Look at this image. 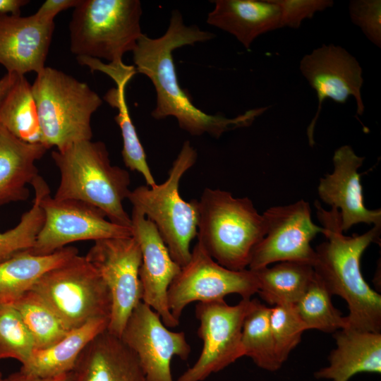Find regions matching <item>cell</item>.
I'll use <instances>...</instances> for the list:
<instances>
[{"label":"cell","mask_w":381,"mask_h":381,"mask_svg":"<svg viewBox=\"0 0 381 381\" xmlns=\"http://www.w3.org/2000/svg\"><path fill=\"white\" fill-rule=\"evenodd\" d=\"M214 35L202 30L197 25H186L181 13L172 12L165 33L157 38L143 34L132 51L137 73L147 76L156 92L153 118L169 116L176 119L179 127L192 135L208 134L219 138L223 133L247 127L268 107L248 110L234 118L211 115L197 108L178 81L173 52L185 45H193L212 39Z\"/></svg>","instance_id":"6da1fadb"},{"label":"cell","mask_w":381,"mask_h":381,"mask_svg":"<svg viewBox=\"0 0 381 381\" xmlns=\"http://www.w3.org/2000/svg\"><path fill=\"white\" fill-rule=\"evenodd\" d=\"M315 207L326 238L315 250L313 267L315 274L332 296H339L346 301L349 312L346 316V329L380 333L381 296L364 279L361 258L371 243L380 242L381 225H375L361 235L345 236L338 210H326L318 200Z\"/></svg>","instance_id":"7a4b0ae2"},{"label":"cell","mask_w":381,"mask_h":381,"mask_svg":"<svg viewBox=\"0 0 381 381\" xmlns=\"http://www.w3.org/2000/svg\"><path fill=\"white\" fill-rule=\"evenodd\" d=\"M60 172L55 199H71L100 210L111 222L131 227V217L123 202L131 192L130 174L112 165L106 145L83 140L52 152Z\"/></svg>","instance_id":"3957f363"},{"label":"cell","mask_w":381,"mask_h":381,"mask_svg":"<svg viewBox=\"0 0 381 381\" xmlns=\"http://www.w3.org/2000/svg\"><path fill=\"white\" fill-rule=\"evenodd\" d=\"M264 217L248 197L206 188L198 200V242L222 266L248 269L253 248L265 235Z\"/></svg>","instance_id":"277c9868"},{"label":"cell","mask_w":381,"mask_h":381,"mask_svg":"<svg viewBox=\"0 0 381 381\" xmlns=\"http://www.w3.org/2000/svg\"><path fill=\"white\" fill-rule=\"evenodd\" d=\"M37 105L42 143L60 150L92 138L91 117L102 99L85 82L45 66L31 84Z\"/></svg>","instance_id":"5b68a950"},{"label":"cell","mask_w":381,"mask_h":381,"mask_svg":"<svg viewBox=\"0 0 381 381\" xmlns=\"http://www.w3.org/2000/svg\"><path fill=\"white\" fill-rule=\"evenodd\" d=\"M198 154L185 141L162 183L140 186L131 190L128 199L133 207L153 222L172 259L181 267L189 261L190 245L197 236L198 200H184L179 193L182 176L196 162Z\"/></svg>","instance_id":"8992f818"},{"label":"cell","mask_w":381,"mask_h":381,"mask_svg":"<svg viewBox=\"0 0 381 381\" xmlns=\"http://www.w3.org/2000/svg\"><path fill=\"white\" fill-rule=\"evenodd\" d=\"M138 0H80L69 23L70 49L77 56L122 62L143 34Z\"/></svg>","instance_id":"52a82bcc"},{"label":"cell","mask_w":381,"mask_h":381,"mask_svg":"<svg viewBox=\"0 0 381 381\" xmlns=\"http://www.w3.org/2000/svg\"><path fill=\"white\" fill-rule=\"evenodd\" d=\"M31 290L49 306L69 329L97 318L109 320L111 294L85 256L77 254L49 270Z\"/></svg>","instance_id":"ba28073f"},{"label":"cell","mask_w":381,"mask_h":381,"mask_svg":"<svg viewBox=\"0 0 381 381\" xmlns=\"http://www.w3.org/2000/svg\"><path fill=\"white\" fill-rule=\"evenodd\" d=\"M257 301L242 298L234 306L224 300L198 302L195 313L200 322L197 334L203 343L202 351L193 365L176 381H203L244 356L243 324Z\"/></svg>","instance_id":"9c48e42d"},{"label":"cell","mask_w":381,"mask_h":381,"mask_svg":"<svg viewBox=\"0 0 381 381\" xmlns=\"http://www.w3.org/2000/svg\"><path fill=\"white\" fill-rule=\"evenodd\" d=\"M258 288L254 271H235L222 266L197 242L189 261L168 289L167 302L172 315L180 322L184 308L190 303L224 300L232 294L250 298Z\"/></svg>","instance_id":"30bf717a"},{"label":"cell","mask_w":381,"mask_h":381,"mask_svg":"<svg viewBox=\"0 0 381 381\" xmlns=\"http://www.w3.org/2000/svg\"><path fill=\"white\" fill-rule=\"evenodd\" d=\"M94 242L85 257L109 290L111 311L107 331L120 337L133 310L142 301L141 250L132 236Z\"/></svg>","instance_id":"8fae6325"},{"label":"cell","mask_w":381,"mask_h":381,"mask_svg":"<svg viewBox=\"0 0 381 381\" xmlns=\"http://www.w3.org/2000/svg\"><path fill=\"white\" fill-rule=\"evenodd\" d=\"M40 205L44 221L30 250L33 254L48 255L76 241L132 236L131 227L111 222L96 207L77 200L55 199L50 190Z\"/></svg>","instance_id":"7c38bea8"},{"label":"cell","mask_w":381,"mask_h":381,"mask_svg":"<svg viewBox=\"0 0 381 381\" xmlns=\"http://www.w3.org/2000/svg\"><path fill=\"white\" fill-rule=\"evenodd\" d=\"M265 235L253 248L248 269L257 270L270 264L284 262L315 263V250L311 241L324 228L312 220L308 202L274 206L262 213Z\"/></svg>","instance_id":"4fadbf2b"},{"label":"cell","mask_w":381,"mask_h":381,"mask_svg":"<svg viewBox=\"0 0 381 381\" xmlns=\"http://www.w3.org/2000/svg\"><path fill=\"white\" fill-rule=\"evenodd\" d=\"M120 338L136 355L147 381H174L172 358L186 361L191 351L185 333L169 330L143 301L133 310Z\"/></svg>","instance_id":"5bb4252c"},{"label":"cell","mask_w":381,"mask_h":381,"mask_svg":"<svg viewBox=\"0 0 381 381\" xmlns=\"http://www.w3.org/2000/svg\"><path fill=\"white\" fill-rule=\"evenodd\" d=\"M299 69L310 86L316 92L318 107L308 128L310 145L314 144L313 132L327 99L345 104L350 96L356 104V113L361 116L365 110L361 96L363 84V70L357 59L344 48L333 44H323L304 55Z\"/></svg>","instance_id":"9a60e30c"},{"label":"cell","mask_w":381,"mask_h":381,"mask_svg":"<svg viewBox=\"0 0 381 381\" xmlns=\"http://www.w3.org/2000/svg\"><path fill=\"white\" fill-rule=\"evenodd\" d=\"M131 234L138 241L142 255L139 279L142 301L157 312L167 327H176L179 321L168 306V289L181 267L171 258L156 226L141 212L133 207Z\"/></svg>","instance_id":"2e32d148"},{"label":"cell","mask_w":381,"mask_h":381,"mask_svg":"<svg viewBox=\"0 0 381 381\" xmlns=\"http://www.w3.org/2000/svg\"><path fill=\"white\" fill-rule=\"evenodd\" d=\"M364 159L350 145H342L334 152L332 172L320 179L319 197L331 208L339 210L344 233L360 223L381 225L380 209L369 210L364 205L358 172Z\"/></svg>","instance_id":"e0dca14e"},{"label":"cell","mask_w":381,"mask_h":381,"mask_svg":"<svg viewBox=\"0 0 381 381\" xmlns=\"http://www.w3.org/2000/svg\"><path fill=\"white\" fill-rule=\"evenodd\" d=\"M54 30V20L35 13L23 17L0 13V64L9 73H40L45 67Z\"/></svg>","instance_id":"ac0fdd59"},{"label":"cell","mask_w":381,"mask_h":381,"mask_svg":"<svg viewBox=\"0 0 381 381\" xmlns=\"http://www.w3.org/2000/svg\"><path fill=\"white\" fill-rule=\"evenodd\" d=\"M72 381H147L135 353L107 329L80 353Z\"/></svg>","instance_id":"d6986e66"},{"label":"cell","mask_w":381,"mask_h":381,"mask_svg":"<svg viewBox=\"0 0 381 381\" xmlns=\"http://www.w3.org/2000/svg\"><path fill=\"white\" fill-rule=\"evenodd\" d=\"M207 23L234 36L248 49L260 35L281 28V9L274 0H216Z\"/></svg>","instance_id":"ffe728a7"},{"label":"cell","mask_w":381,"mask_h":381,"mask_svg":"<svg viewBox=\"0 0 381 381\" xmlns=\"http://www.w3.org/2000/svg\"><path fill=\"white\" fill-rule=\"evenodd\" d=\"M336 348L318 379L348 381L360 373H381V333L343 329L334 332Z\"/></svg>","instance_id":"44dd1931"},{"label":"cell","mask_w":381,"mask_h":381,"mask_svg":"<svg viewBox=\"0 0 381 381\" xmlns=\"http://www.w3.org/2000/svg\"><path fill=\"white\" fill-rule=\"evenodd\" d=\"M47 147L42 143H28L0 126V206L26 200L27 186L39 176L35 165Z\"/></svg>","instance_id":"7402d4cb"},{"label":"cell","mask_w":381,"mask_h":381,"mask_svg":"<svg viewBox=\"0 0 381 381\" xmlns=\"http://www.w3.org/2000/svg\"><path fill=\"white\" fill-rule=\"evenodd\" d=\"M109 321L107 318H97L71 329L49 347L35 350L29 361L21 365L20 371L40 377L72 373L82 351L97 335L107 329Z\"/></svg>","instance_id":"603a6c76"},{"label":"cell","mask_w":381,"mask_h":381,"mask_svg":"<svg viewBox=\"0 0 381 381\" xmlns=\"http://www.w3.org/2000/svg\"><path fill=\"white\" fill-rule=\"evenodd\" d=\"M78 254L76 248L66 246L48 255L20 252L0 263V303H13L30 291L47 272Z\"/></svg>","instance_id":"cb8c5ba5"},{"label":"cell","mask_w":381,"mask_h":381,"mask_svg":"<svg viewBox=\"0 0 381 381\" xmlns=\"http://www.w3.org/2000/svg\"><path fill=\"white\" fill-rule=\"evenodd\" d=\"M255 272L260 296L268 304L294 305L303 296L313 277V267L301 262L284 261Z\"/></svg>","instance_id":"d4e9b609"},{"label":"cell","mask_w":381,"mask_h":381,"mask_svg":"<svg viewBox=\"0 0 381 381\" xmlns=\"http://www.w3.org/2000/svg\"><path fill=\"white\" fill-rule=\"evenodd\" d=\"M0 126L23 142L42 143L37 105L25 75H18L0 105Z\"/></svg>","instance_id":"484cf974"},{"label":"cell","mask_w":381,"mask_h":381,"mask_svg":"<svg viewBox=\"0 0 381 381\" xmlns=\"http://www.w3.org/2000/svg\"><path fill=\"white\" fill-rule=\"evenodd\" d=\"M11 304L18 312L30 332L35 350L49 347L71 330L49 306L32 290Z\"/></svg>","instance_id":"4316f807"},{"label":"cell","mask_w":381,"mask_h":381,"mask_svg":"<svg viewBox=\"0 0 381 381\" xmlns=\"http://www.w3.org/2000/svg\"><path fill=\"white\" fill-rule=\"evenodd\" d=\"M270 313V308L258 300L244 319L241 344L244 356L250 358L262 369L275 371L282 365L275 353Z\"/></svg>","instance_id":"83f0119b"},{"label":"cell","mask_w":381,"mask_h":381,"mask_svg":"<svg viewBox=\"0 0 381 381\" xmlns=\"http://www.w3.org/2000/svg\"><path fill=\"white\" fill-rule=\"evenodd\" d=\"M128 83L126 80L116 83V87L109 90L104 96V99L110 106L118 109L115 120L121 130L123 140L121 155L125 166L130 170L142 174L147 186H153L156 182L147 162L146 154L126 102L125 89Z\"/></svg>","instance_id":"f1b7e54d"},{"label":"cell","mask_w":381,"mask_h":381,"mask_svg":"<svg viewBox=\"0 0 381 381\" xmlns=\"http://www.w3.org/2000/svg\"><path fill=\"white\" fill-rule=\"evenodd\" d=\"M332 295L323 282L315 274L295 308L307 329H315L326 333L346 329V316L334 307Z\"/></svg>","instance_id":"f546056e"},{"label":"cell","mask_w":381,"mask_h":381,"mask_svg":"<svg viewBox=\"0 0 381 381\" xmlns=\"http://www.w3.org/2000/svg\"><path fill=\"white\" fill-rule=\"evenodd\" d=\"M32 186L35 192L32 207L23 214L15 227L0 232V263L20 252L32 249L43 225L44 214L40 202L44 193L50 189L40 175L34 180Z\"/></svg>","instance_id":"4dcf8cb0"},{"label":"cell","mask_w":381,"mask_h":381,"mask_svg":"<svg viewBox=\"0 0 381 381\" xmlns=\"http://www.w3.org/2000/svg\"><path fill=\"white\" fill-rule=\"evenodd\" d=\"M32 337L11 303H0V360L13 358L25 365L35 351Z\"/></svg>","instance_id":"1f68e13d"},{"label":"cell","mask_w":381,"mask_h":381,"mask_svg":"<svg viewBox=\"0 0 381 381\" xmlns=\"http://www.w3.org/2000/svg\"><path fill=\"white\" fill-rule=\"evenodd\" d=\"M270 323L275 353L282 365L291 351L300 343L303 332L308 329L294 305H278L270 308Z\"/></svg>","instance_id":"d6a6232c"},{"label":"cell","mask_w":381,"mask_h":381,"mask_svg":"<svg viewBox=\"0 0 381 381\" xmlns=\"http://www.w3.org/2000/svg\"><path fill=\"white\" fill-rule=\"evenodd\" d=\"M351 21L358 26L365 37L381 47V1L351 0L349 4Z\"/></svg>","instance_id":"836d02e7"},{"label":"cell","mask_w":381,"mask_h":381,"mask_svg":"<svg viewBox=\"0 0 381 381\" xmlns=\"http://www.w3.org/2000/svg\"><path fill=\"white\" fill-rule=\"evenodd\" d=\"M281 9V28H298L306 19L332 7V0H274Z\"/></svg>","instance_id":"e575fe53"},{"label":"cell","mask_w":381,"mask_h":381,"mask_svg":"<svg viewBox=\"0 0 381 381\" xmlns=\"http://www.w3.org/2000/svg\"><path fill=\"white\" fill-rule=\"evenodd\" d=\"M80 0H47L37 11L35 14L41 18L54 20L61 11L70 8H75Z\"/></svg>","instance_id":"d590c367"},{"label":"cell","mask_w":381,"mask_h":381,"mask_svg":"<svg viewBox=\"0 0 381 381\" xmlns=\"http://www.w3.org/2000/svg\"><path fill=\"white\" fill-rule=\"evenodd\" d=\"M8 378L10 381H72V373L52 377H40L24 374L19 370L10 375Z\"/></svg>","instance_id":"8d00e7d4"},{"label":"cell","mask_w":381,"mask_h":381,"mask_svg":"<svg viewBox=\"0 0 381 381\" xmlns=\"http://www.w3.org/2000/svg\"><path fill=\"white\" fill-rule=\"evenodd\" d=\"M29 2L27 0H0V13L20 15L21 8Z\"/></svg>","instance_id":"74e56055"},{"label":"cell","mask_w":381,"mask_h":381,"mask_svg":"<svg viewBox=\"0 0 381 381\" xmlns=\"http://www.w3.org/2000/svg\"><path fill=\"white\" fill-rule=\"evenodd\" d=\"M18 74L7 73L0 79V105L14 84Z\"/></svg>","instance_id":"f35d334b"},{"label":"cell","mask_w":381,"mask_h":381,"mask_svg":"<svg viewBox=\"0 0 381 381\" xmlns=\"http://www.w3.org/2000/svg\"><path fill=\"white\" fill-rule=\"evenodd\" d=\"M0 381H10L8 377H4L2 373L0 372Z\"/></svg>","instance_id":"ab89813d"}]
</instances>
